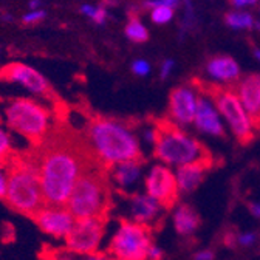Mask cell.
Returning <instances> with one entry per match:
<instances>
[{"mask_svg":"<svg viewBox=\"0 0 260 260\" xmlns=\"http://www.w3.org/2000/svg\"><path fill=\"white\" fill-rule=\"evenodd\" d=\"M29 152L38 169L45 205L51 206L67 205L79 177L87 169L101 165L85 135H78L65 122L51 127L47 138Z\"/></svg>","mask_w":260,"mask_h":260,"instance_id":"6da1fadb","label":"cell"},{"mask_svg":"<svg viewBox=\"0 0 260 260\" xmlns=\"http://www.w3.org/2000/svg\"><path fill=\"white\" fill-rule=\"evenodd\" d=\"M85 140L98 161L106 169L127 161H141L138 140L125 122L98 116L87 124Z\"/></svg>","mask_w":260,"mask_h":260,"instance_id":"7a4b0ae2","label":"cell"},{"mask_svg":"<svg viewBox=\"0 0 260 260\" xmlns=\"http://www.w3.org/2000/svg\"><path fill=\"white\" fill-rule=\"evenodd\" d=\"M5 171L7 193L4 202L14 212L32 218L45 206V200L31 152H14Z\"/></svg>","mask_w":260,"mask_h":260,"instance_id":"3957f363","label":"cell"},{"mask_svg":"<svg viewBox=\"0 0 260 260\" xmlns=\"http://www.w3.org/2000/svg\"><path fill=\"white\" fill-rule=\"evenodd\" d=\"M110 203L112 193L107 169L100 165L87 169L79 177L65 206L76 220L109 218Z\"/></svg>","mask_w":260,"mask_h":260,"instance_id":"277c9868","label":"cell"},{"mask_svg":"<svg viewBox=\"0 0 260 260\" xmlns=\"http://www.w3.org/2000/svg\"><path fill=\"white\" fill-rule=\"evenodd\" d=\"M153 132V153L161 162L180 168L197 161H212V153L200 141L186 135L177 124L168 119L156 121Z\"/></svg>","mask_w":260,"mask_h":260,"instance_id":"5b68a950","label":"cell"},{"mask_svg":"<svg viewBox=\"0 0 260 260\" xmlns=\"http://www.w3.org/2000/svg\"><path fill=\"white\" fill-rule=\"evenodd\" d=\"M5 121L13 132L26 138L31 147L39 146L48 135L50 112L29 98H16L5 107Z\"/></svg>","mask_w":260,"mask_h":260,"instance_id":"8992f818","label":"cell"},{"mask_svg":"<svg viewBox=\"0 0 260 260\" xmlns=\"http://www.w3.org/2000/svg\"><path fill=\"white\" fill-rule=\"evenodd\" d=\"M197 84H200V88L203 90L206 96H211V100L217 106V110L224 116L226 122L230 124L236 138L242 144L251 143L254 138V125L242 101L239 100L237 93L230 88L215 85V84H206L203 81H199Z\"/></svg>","mask_w":260,"mask_h":260,"instance_id":"52a82bcc","label":"cell"},{"mask_svg":"<svg viewBox=\"0 0 260 260\" xmlns=\"http://www.w3.org/2000/svg\"><path fill=\"white\" fill-rule=\"evenodd\" d=\"M150 246L149 226L137 221H121L118 231L110 240L107 254L122 260H147Z\"/></svg>","mask_w":260,"mask_h":260,"instance_id":"ba28073f","label":"cell"},{"mask_svg":"<svg viewBox=\"0 0 260 260\" xmlns=\"http://www.w3.org/2000/svg\"><path fill=\"white\" fill-rule=\"evenodd\" d=\"M106 223L107 218L76 220L72 231L63 239L65 249L79 255H90L98 252L106 233Z\"/></svg>","mask_w":260,"mask_h":260,"instance_id":"9c48e42d","label":"cell"},{"mask_svg":"<svg viewBox=\"0 0 260 260\" xmlns=\"http://www.w3.org/2000/svg\"><path fill=\"white\" fill-rule=\"evenodd\" d=\"M147 195L152 197L161 208L171 209L178 200V184L175 174L162 165H156L150 169L146 178Z\"/></svg>","mask_w":260,"mask_h":260,"instance_id":"30bf717a","label":"cell"},{"mask_svg":"<svg viewBox=\"0 0 260 260\" xmlns=\"http://www.w3.org/2000/svg\"><path fill=\"white\" fill-rule=\"evenodd\" d=\"M0 79L5 82L19 84L29 93L44 96L47 100H50L53 96L51 87H50L48 81L45 79V76L39 70L29 67L26 63L14 62V63L7 65V67L2 69V72H0Z\"/></svg>","mask_w":260,"mask_h":260,"instance_id":"8fae6325","label":"cell"},{"mask_svg":"<svg viewBox=\"0 0 260 260\" xmlns=\"http://www.w3.org/2000/svg\"><path fill=\"white\" fill-rule=\"evenodd\" d=\"M35 223L39 230L54 239H65L75 226L76 218L67 209V206H51L45 205L35 217Z\"/></svg>","mask_w":260,"mask_h":260,"instance_id":"7c38bea8","label":"cell"},{"mask_svg":"<svg viewBox=\"0 0 260 260\" xmlns=\"http://www.w3.org/2000/svg\"><path fill=\"white\" fill-rule=\"evenodd\" d=\"M197 100L187 87H177L171 91L169 112L177 124H190L197 115Z\"/></svg>","mask_w":260,"mask_h":260,"instance_id":"4fadbf2b","label":"cell"},{"mask_svg":"<svg viewBox=\"0 0 260 260\" xmlns=\"http://www.w3.org/2000/svg\"><path fill=\"white\" fill-rule=\"evenodd\" d=\"M237 96L251 118L252 125L260 128V76L252 75L245 78L239 84Z\"/></svg>","mask_w":260,"mask_h":260,"instance_id":"5bb4252c","label":"cell"},{"mask_svg":"<svg viewBox=\"0 0 260 260\" xmlns=\"http://www.w3.org/2000/svg\"><path fill=\"white\" fill-rule=\"evenodd\" d=\"M193 122L205 134H209L214 137L224 135V130L220 122L218 113L206 98H199L197 100V115H195Z\"/></svg>","mask_w":260,"mask_h":260,"instance_id":"9a60e30c","label":"cell"},{"mask_svg":"<svg viewBox=\"0 0 260 260\" xmlns=\"http://www.w3.org/2000/svg\"><path fill=\"white\" fill-rule=\"evenodd\" d=\"M212 161H197V162H190V165L180 166L175 172L177 184L181 192H190L197 187L205 174L211 169Z\"/></svg>","mask_w":260,"mask_h":260,"instance_id":"2e32d148","label":"cell"},{"mask_svg":"<svg viewBox=\"0 0 260 260\" xmlns=\"http://www.w3.org/2000/svg\"><path fill=\"white\" fill-rule=\"evenodd\" d=\"M161 206L149 195H138L132 200V214L137 223L149 226L159 214Z\"/></svg>","mask_w":260,"mask_h":260,"instance_id":"e0dca14e","label":"cell"},{"mask_svg":"<svg viewBox=\"0 0 260 260\" xmlns=\"http://www.w3.org/2000/svg\"><path fill=\"white\" fill-rule=\"evenodd\" d=\"M208 72L212 78L224 81V82H230L234 81L239 73L240 69L237 62L233 57H228V56H220V57H214L209 65H208Z\"/></svg>","mask_w":260,"mask_h":260,"instance_id":"ac0fdd59","label":"cell"},{"mask_svg":"<svg viewBox=\"0 0 260 260\" xmlns=\"http://www.w3.org/2000/svg\"><path fill=\"white\" fill-rule=\"evenodd\" d=\"M113 172V180L121 187L132 186L141 175V161H127L116 165L110 169Z\"/></svg>","mask_w":260,"mask_h":260,"instance_id":"d6986e66","label":"cell"},{"mask_svg":"<svg viewBox=\"0 0 260 260\" xmlns=\"http://www.w3.org/2000/svg\"><path fill=\"white\" fill-rule=\"evenodd\" d=\"M174 223L177 233L186 236L197 230L200 221H199V215L195 214V211L190 206H180L174 215Z\"/></svg>","mask_w":260,"mask_h":260,"instance_id":"ffe728a7","label":"cell"},{"mask_svg":"<svg viewBox=\"0 0 260 260\" xmlns=\"http://www.w3.org/2000/svg\"><path fill=\"white\" fill-rule=\"evenodd\" d=\"M124 31H125L127 39L132 42H137V44L146 42L149 39V32H147L146 26L138 19H130L128 23L125 25Z\"/></svg>","mask_w":260,"mask_h":260,"instance_id":"44dd1931","label":"cell"},{"mask_svg":"<svg viewBox=\"0 0 260 260\" xmlns=\"http://www.w3.org/2000/svg\"><path fill=\"white\" fill-rule=\"evenodd\" d=\"M81 13L87 16L90 20H93L98 25H103L107 19V10L100 5H91V4H84L81 7Z\"/></svg>","mask_w":260,"mask_h":260,"instance_id":"7402d4cb","label":"cell"},{"mask_svg":"<svg viewBox=\"0 0 260 260\" xmlns=\"http://www.w3.org/2000/svg\"><path fill=\"white\" fill-rule=\"evenodd\" d=\"M13 155L14 150L11 147V140L5 130L0 127V168H5Z\"/></svg>","mask_w":260,"mask_h":260,"instance_id":"603a6c76","label":"cell"},{"mask_svg":"<svg viewBox=\"0 0 260 260\" xmlns=\"http://www.w3.org/2000/svg\"><path fill=\"white\" fill-rule=\"evenodd\" d=\"M226 23L231 25L233 28H249V26H252L254 22L249 14L230 13V14H226Z\"/></svg>","mask_w":260,"mask_h":260,"instance_id":"cb8c5ba5","label":"cell"},{"mask_svg":"<svg viewBox=\"0 0 260 260\" xmlns=\"http://www.w3.org/2000/svg\"><path fill=\"white\" fill-rule=\"evenodd\" d=\"M174 13H172V8H166V7H156L152 10V20L155 23H166L172 19Z\"/></svg>","mask_w":260,"mask_h":260,"instance_id":"d4e9b609","label":"cell"},{"mask_svg":"<svg viewBox=\"0 0 260 260\" xmlns=\"http://www.w3.org/2000/svg\"><path fill=\"white\" fill-rule=\"evenodd\" d=\"M45 17H47V11H45L44 8H41V10H28V11L22 16V20H23V23H26V25H35V23L42 22Z\"/></svg>","mask_w":260,"mask_h":260,"instance_id":"484cf974","label":"cell"},{"mask_svg":"<svg viewBox=\"0 0 260 260\" xmlns=\"http://www.w3.org/2000/svg\"><path fill=\"white\" fill-rule=\"evenodd\" d=\"M41 258L42 260H73L69 255H65L62 251H59V249H50V248H47L41 254Z\"/></svg>","mask_w":260,"mask_h":260,"instance_id":"4316f807","label":"cell"},{"mask_svg":"<svg viewBox=\"0 0 260 260\" xmlns=\"http://www.w3.org/2000/svg\"><path fill=\"white\" fill-rule=\"evenodd\" d=\"M132 72H134L135 75H138V76H146V75H149V72H150V65H149L146 60L138 59V60H135V62L132 63Z\"/></svg>","mask_w":260,"mask_h":260,"instance_id":"83f0119b","label":"cell"},{"mask_svg":"<svg viewBox=\"0 0 260 260\" xmlns=\"http://www.w3.org/2000/svg\"><path fill=\"white\" fill-rule=\"evenodd\" d=\"M180 0H149L146 2L147 7H152V8H156V7H166V8H172V7H177Z\"/></svg>","mask_w":260,"mask_h":260,"instance_id":"f1b7e54d","label":"cell"},{"mask_svg":"<svg viewBox=\"0 0 260 260\" xmlns=\"http://www.w3.org/2000/svg\"><path fill=\"white\" fill-rule=\"evenodd\" d=\"M7 193V171L5 168H0V200H5Z\"/></svg>","mask_w":260,"mask_h":260,"instance_id":"f546056e","label":"cell"},{"mask_svg":"<svg viewBox=\"0 0 260 260\" xmlns=\"http://www.w3.org/2000/svg\"><path fill=\"white\" fill-rule=\"evenodd\" d=\"M239 243L240 245H243V246H249V245H252L254 242H255V234L254 233H243V234H240L239 236Z\"/></svg>","mask_w":260,"mask_h":260,"instance_id":"4dcf8cb0","label":"cell"},{"mask_svg":"<svg viewBox=\"0 0 260 260\" xmlns=\"http://www.w3.org/2000/svg\"><path fill=\"white\" fill-rule=\"evenodd\" d=\"M161 257H162L161 249L156 248L155 245H152L150 249H149V254H147V260H161Z\"/></svg>","mask_w":260,"mask_h":260,"instance_id":"1f68e13d","label":"cell"},{"mask_svg":"<svg viewBox=\"0 0 260 260\" xmlns=\"http://www.w3.org/2000/svg\"><path fill=\"white\" fill-rule=\"evenodd\" d=\"M174 69V60H166L165 63H162V67H161V78L162 79H166L171 73V70Z\"/></svg>","mask_w":260,"mask_h":260,"instance_id":"d6a6232c","label":"cell"},{"mask_svg":"<svg viewBox=\"0 0 260 260\" xmlns=\"http://www.w3.org/2000/svg\"><path fill=\"white\" fill-rule=\"evenodd\" d=\"M82 260H110L109 254H103V252H94L90 255H84Z\"/></svg>","mask_w":260,"mask_h":260,"instance_id":"836d02e7","label":"cell"},{"mask_svg":"<svg viewBox=\"0 0 260 260\" xmlns=\"http://www.w3.org/2000/svg\"><path fill=\"white\" fill-rule=\"evenodd\" d=\"M212 258H214V254L211 251H202L195 254V260H212Z\"/></svg>","mask_w":260,"mask_h":260,"instance_id":"e575fe53","label":"cell"},{"mask_svg":"<svg viewBox=\"0 0 260 260\" xmlns=\"http://www.w3.org/2000/svg\"><path fill=\"white\" fill-rule=\"evenodd\" d=\"M42 8V0H29L28 10H41Z\"/></svg>","mask_w":260,"mask_h":260,"instance_id":"d590c367","label":"cell"},{"mask_svg":"<svg viewBox=\"0 0 260 260\" xmlns=\"http://www.w3.org/2000/svg\"><path fill=\"white\" fill-rule=\"evenodd\" d=\"M233 4L236 7H245V5H252L255 4V0H233Z\"/></svg>","mask_w":260,"mask_h":260,"instance_id":"8d00e7d4","label":"cell"},{"mask_svg":"<svg viewBox=\"0 0 260 260\" xmlns=\"http://www.w3.org/2000/svg\"><path fill=\"white\" fill-rule=\"evenodd\" d=\"M249 208H251V212H252L255 217H260V203H252Z\"/></svg>","mask_w":260,"mask_h":260,"instance_id":"74e56055","label":"cell"},{"mask_svg":"<svg viewBox=\"0 0 260 260\" xmlns=\"http://www.w3.org/2000/svg\"><path fill=\"white\" fill-rule=\"evenodd\" d=\"M254 53H255V57H257V59L260 60V50H255Z\"/></svg>","mask_w":260,"mask_h":260,"instance_id":"f35d334b","label":"cell"},{"mask_svg":"<svg viewBox=\"0 0 260 260\" xmlns=\"http://www.w3.org/2000/svg\"><path fill=\"white\" fill-rule=\"evenodd\" d=\"M110 260H122V258H110Z\"/></svg>","mask_w":260,"mask_h":260,"instance_id":"ab89813d","label":"cell"}]
</instances>
